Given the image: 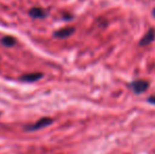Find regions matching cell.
I'll use <instances>...</instances> for the list:
<instances>
[{"label":"cell","mask_w":155,"mask_h":154,"mask_svg":"<svg viewBox=\"0 0 155 154\" xmlns=\"http://www.w3.org/2000/svg\"><path fill=\"white\" fill-rule=\"evenodd\" d=\"M53 123V119L50 118V117H42L39 120H37L35 123L33 125H29L25 128L27 131H36V130H40L43 129V128L48 127V126L52 125Z\"/></svg>","instance_id":"obj_1"},{"label":"cell","mask_w":155,"mask_h":154,"mask_svg":"<svg viewBox=\"0 0 155 154\" xmlns=\"http://www.w3.org/2000/svg\"><path fill=\"white\" fill-rule=\"evenodd\" d=\"M131 88L135 93H143L149 88V82L143 79L135 80L131 84Z\"/></svg>","instance_id":"obj_2"},{"label":"cell","mask_w":155,"mask_h":154,"mask_svg":"<svg viewBox=\"0 0 155 154\" xmlns=\"http://www.w3.org/2000/svg\"><path fill=\"white\" fill-rule=\"evenodd\" d=\"M75 29L72 27H68V28H63V29H60L58 31H56L54 33V36L55 37H58V38H67L69 36H71L72 34L74 33Z\"/></svg>","instance_id":"obj_3"},{"label":"cell","mask_w":155,"mask_h":154,"mask_svg":"<svg viewBox=\"0 0 155 154\" xmlns=\"http://www.w3.org/2000/svg\"><path fill=\"white\" fill-rule=\"evenodd\" d=\"M29 15L34 19H40L47 17V12L41 8H33L29 11Z\"/></svg>","instance_id":"obj_4"},{"label":"cell","mask_w":155,"mask_h":154,"mask_svg":"<svg viewBox=\"0 0 155 154\" xmlns=\"http://www.w3.org/2000/svg\"><path fill=\"white\" fill-rule=\"evenodd\" d=\"M154 39H155V30L150 29L149 31L146 33V35L141 38L139 44L140 45H148V44H150L152 41H154Z\"/></svg>","instance_id":"obj_5"},{"label":"cell","mask_w":155,"mask_h":154,"mask_svg":"<svg viewBox=\"0 0 155 154\" xmlns=\"http://www.w3.org/2000/svg\"><path fill=\"white\" fill-rule=\"evenodd\" d=\"M43 75L41 73H29V74H25L20 77V80L23 82H35L38 79L42 78Z\"/></svg>","instance_id":"obj_6"},{"label":"cell","mask_w":155,"mask_h":154,"mask_svg":"<svg viewBox=\"0 0 155 154\" xmlns=\"http://www.w3.org/2000/svg\"><path fill=\"white\" fill-rule=\"evenodd\" d=\"M1 43L4 47L11 48V47H13V45H15L16 40H15V38L12 37V36H4V37L1 39Z\"/></svg>","instance_id":"obj_7"},{"label":"cell","mask_w":155,"mask_h":154,"mask_svg":"<svg viewBox=\"0 0 155 154\" xmlns=\"http://www.w3.org/2000/svg\"><path fill=\"white\" fill-rule=\"evenodd\" d=\"M148 101H149L150 103H153V105H155V96H151L148 98Z\"/></svg>","instance_id":"obj_8"},{"label":"cell","mask_w":155,"mask_h":154,"mask_svg":"<svg viewBox=\"0 0 155 154\" xmlns=\"http://www.w3.org/2000/svg\"><path fill=\"white\" fill-rule=\"evenodd\" d=\"M152 14H153V16L155 17V8H154V10H153V12H152Z\"/></svg>","instance_id":"obj_9"}]
</instances>
